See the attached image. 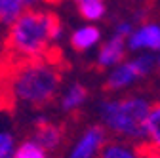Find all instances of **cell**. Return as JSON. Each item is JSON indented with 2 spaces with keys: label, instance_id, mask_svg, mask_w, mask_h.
I'll return each mask as SVG.
<instances>
[{
  "label": "cell",
  "instance_id": "cell-1",
  "mask_svg": "<svg viewBox=\"0 0 160 158\" xmlns=\"http://www.w3.org/2000/svg\"><path fill=\"white\" fill-rule=\"evenodd\" d=\"M71 63L63 50L52 44L36 55H15L0 52V90L12 95L15 105L46 109L57 101V91Z\"/></svg>",
  "mask_w": 160,
  "mask_h": 158
},
{
  "label": "cell",
  "instance_id": "cell-2",
  "mask_svg": "<svg viewBox=\"0 0 160 158\" xmlns=\"http://www.w3.org/2000/svg\"><path fill=\"white\" fill-rule=\"evenodd\" d=\"M61 19L55 12L23 10L13 21L4 38L2 52L15 55L42 53L53 40L61 36Z\"/></svg>",
  "mask_w": 160,
  "mask_h": 158
},
{
  "label": "cell",
  "instance_id": "cell-3",
  "mask_svg": "<svg viewBox=\"0 0 160 158\" xmlns=\"http://www.w3.org/2000/svg\"><path fill=\"white\" fill-rule=\"evenodd\" d=\"M151 111V103L141 97H122L118 101H105L101 105V116L107 128L116 135L145 137V118Z\"/></svg>",
  "mask_w": 160,
  "mask_h": 158
},
{
  "label": "cell",
  "instance_id": "cell-4",
  "mask_svg": "<svg viewBox=\"0 0 160 158\" xmlns=\"http://www.w3.org/2000/svg\"><path fill=\"white\" fill-rule=\"evenodd\" d=\"M69 118L63 122H50L46 118H36L32 126V137L38 147H42L44 152H55L61 149L63 141L69 137Z\"/></svg>",
  "mask_w": 160,
  "mask_h": 158
},
{
  "label": "cell",
  "instance_id": "cell-5",
  "mask_svg": "<svg viewBox=\"0 0 160 158\" xmlns=\"http://www.w3.org/2000/svg\"><path fill=\"white\" fill-rule=\"evenodd\" d=\"M109 139V131L103 126H92L86 130V133L80 137V141L72 149L69 158H97L101 147Z\"/></svg>",
  "mask_w": 160,
  "mask_h": 158
},
{
  "label": "cell",
  "instance_id": "cell-6",
  "mask_svg": "<svg viewBox=\"0 0 160 158\" xmlns=\"http://www.w3.org/2000/svg\"><path fill=\"white\" fill-rule=\"evenodd\" d=\"M124 38L122 34H114L109 42L103 44L101 52H99V57H97V63L92 67L93 72H103L107 67L114 65V63H120L122 59L126 57V52H124Z\"/></svg>",
  "mask_w": 160,
  "mask_h": 158
},
{
  "label": "cell",
  "instance_id": "cell-7",
  "mask_svg": "<svg viewBox=\"0 0 160 158\" xmlns=\"http://www.w3.org/2000/svg\"><path fill=\"white\" fill-rule=\"evenodd\" d=\"M135 78H139V74H137V71H135V67H133V61H128V63H122L120 65L111 76H109V80L103 84V93H112V91H116V90H120V88H124V86H128L130 82H133Z\"/></svg>",
  "mask_w": 160,
  "mask_h": 158
},
{
  "label": "cell",
  "instance_id": "cell-8",
  "mask_svg": "<svg viewBox=\"0 0 160 158\" xmlns=\"http://www.w3.org/2000/svg\"><path fill=\"white\" fill-rule=\"evenodd\" d=\"M158 44H160V32H158V25L156 23L143 25L139 31H135L130 36V48L132 50H139V48L158 50Z\"/></svg>",
  "mask_w": 160,
  "mask_h": 158
},
{
  "label": "cell",
  "instance_id": "cell-9",
  "mask_svg": "<svg viewBox=\"0 0 160 158\" xmlns=\"http://www.w3.org/2000/svg\"><path fill=\"white\" fill-rule=\"evenodd\" d=\"M97 40H99V29L97 27H84L71 36V48L74 52H86Z\"/></svg>",
  "mask_w": 160,
  "mask_h": 158
},
{
  "label": "cell",
  "instance_id": "cell-10",
  "mask_svg": "<svg viewBox=\"0 0 160 158\" xmlns=\"http://www.w3.org/2000/svg\"><path fill=\"white\" fill-rule=\"evenodd\" d=\"M90 97V90L84 86V84H80V82H76L69 91H67V95L61 99V107H63V111H74V109H78L80 105H82L86 99Z\"/></svg>",
  "mask_w": 160,
  "mask_h": 158
},
{
  "label": "cell",
  "instance_id": "cell-11",
  "mask_svg": "<svg viewBox=\"0 0 160 158\" xmlns=\"http://www.w3.org/2000/svg\"><path fill=\"white\" fill-rule=\"evenodd\" d=\"M97 158H139L133 151L126 149L124 145L116 143L112 137H109V139L105 141V145L101 147V151H99Z\"/></svg>",
  "mask_w": 160,
  "mask_h": 158
},
{
  "label": "cell",
  "instance_id": "cell-12",
  "mask_svg": "<svg viewBox=\"0 0 160 158\" xmlns=\"http://www.w3.org/2000/svg\"><path fill=\"white\" fill-rule=\"evenodd\" d=\"M25 0H0V23L12 25V21L25 10Z\"/></svg>",
  "mask_w": 160,
  "mask_h": 158
},
{
  "label": "cell",
  "instance_id": "cell-13",
  "mask_svg": "<svg viewBox=\"0 0 160 158\" xmlns=\"http://www.w3.org/2000/svg\"><path fill=\"white\" fill-rule=\"evenodd\" d=\"M158 118H160V109L158 101L151 105V111L145 118V137H149V141L158 143L160 141V131H158Z\"/></svg>",
  "mask_w": 160,
  "mask_h": 158
},
{
  "label": "cell",
  "instance_id": "cell-14",
  "mask_svg": "<svg viewBox=\"0 0 160 158\" xmlns=\"http://www.w3.org/2000/svg\"><path fill=\"white\" fill-rule=\"evenodd\" d=\"M76 10L84 19H99L105 13V4L101 0H84V2H76Z\"/></svg>",
  "mask_w": 160,
  "mask_h": 158
},
{
  "label": "cell",
  "instance_id": "cell-15",
  "mask_svg": "<svg viewBox=\"0 0 160 158\" xmlns=\"http://www.w3.org/2000/svg\"><path fill=\"white\" fill-rule=\"evenodd\" d=\"M13 158H48V156L42 151V147H38L34 141H25V143L19 145Z\"/></svg>",
  "mask_w": 160,
  "mask_h": 158
},
{
  "label": "cell",
  "instance_id": "cell-16",
  "mask_svg": "<svg viewBox=\"0 0 160 158\" xmlns=\"http://www.w3.org/2000/svg\"><path fill=\"white\" fill-rule=\"evenodd\" d=\"M0 158H13V135L0 133Z\"/></svg>",
  "mask_w": 160,
  "mask_h": 158
},
{
  "label": "cell",
  "instance_id": "cell-17",
  "mask_svg": "<svg viewBox=\"0 0 160 158\" xmlns=\"http://www.w3.org/2000/svg\"><path fill=\"white\" fill-rule=\"evenodd\" d=\"M25 2H34V0H25ZM44 2H48V4H59L61 0H44Z\"/></svg>",
  "mask_w": 160,
  "mask_h": 158
},
{
  "label": "cell",
  "instance_id": "cell-18",
  "mask_svg": "<svg viewBox=\"0 0 160 158\" xmlns=\"http://www.w3.org/2000/svg\"><path fill=\"white\" fill-rule=\"evenodd\" d=\"M74 2H84V0H74Z\"/></svg>",
  "mask_w": 160,
  "mask_h": 158
}]
</instances>
